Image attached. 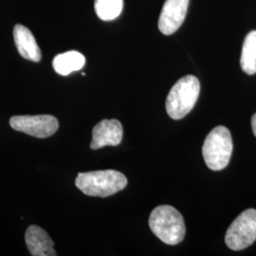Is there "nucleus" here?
<instances>
[{
    "mask_svg": "<svg viewBox=\"0 0 256 256\" xmlns=\"http://www.w3.org/2000/svg\"><path fill=\"white\" fill-rule=\"evenodd\" d=\"M240 64L245 74L248 75L256 74V30L248 34L244 40Z\"/></svg>",
    "mask_w": 256,
    "mask_h": 256,
    "instance_id": "nucleus-12",
    "label": "nucleus"
},
{
    "mask_svg": "<svg viewBox=\"0 0 256 256\" xmlns=\"http://www.w3.org/2000/svg\"><path fill=\"white\" fill-rule=\"evenodd\" d=\"M84 56L75 50L56 55L52 61V66L55 72L62 76H66L74 72L80 70L84 68Z\"/></svg>",
    "mask_w": 256,
    "mask_h": 256,
    "instance_id": "nucleus-11",
    "label": "nucleus"
},
{
    "mask_svg": "<svg viewBox=\"0 0 256 256\" xmlns=\"http://www.w3.org/2000/svg\"><path fill=\"white\" fill-rule=\"evenodd\" d=\"M10 126L18 132L32 137L45 138L54 135L59 128L58 120L52 115L12 116Z\"/></svg>",
    "mask_w": 256,
    "mask_h": 256,
    "instance_id": "nucleus-6",
    "label": "nucleus"
},
{
    "mask_svg": "<svg viewBox=\"0 0 256 256\" xmlns=\"http://www.w3.org/2000/svg\"><path fill=\"white\" fill-rule=\"evenodd\" d=\"M252 128L254 134L256 137V113L252 117Z\"/></svg>",
    "mask_w": 256,
    "mask_h": 256,
    "instance_id": "nucleus-14",
    "label": "nucleus"
},
{
    "mask_svg": "<svg viewBox=\"0 0 256 256\" xmlns=\"http://www.w3.org/2000/svg\"><path fill=\"white\" fill-rule=\"evenodd\" d=\"M94 8L99 18L111 21L119 18L124 8V0H95Z\"/></svg>",
    "mask_w": 256,
    "mask_h": 256,
    "instance_id": "nucleus-13",
    "label": "nucleus"
},
{
    "mask_svg": "<svg viewBox=\"0 0 256 256\" xmlns=\"http://www.w3.org/2000/svg\"><path fill=\"white\" fill-rule=\"evenodd\" d=\"M149 227L156 238L167 245H176L185 236L182 216L174 207L162 205L152 210Z\"/></svg>",
    "mask_w": 256,
    "mask_h": 256,
    "instance_id": "nucleus-2",
    "label": "nucleus"
},
{
    "mask_svg": "<svg viewBox=\"0 0 256 256\" xmlns=\"http://www.w3.org/2000/svg\"><path fill=\"white\" fill-rule=\"evenodd\" d=\"M232 153V140L229 129L225 126L214 128L206 137L202 155L205 164L214 171H220L229 164Z\"/></svg>",
    "mask_w": 256,
    "mask_h": 256,
    "instance_id": "nucleus-4",
    "label": "nucleus"
},
{
    "mask_svg": "<svg viewBox=\"0 0 256 256\" xmlns=\"http://www.w3.org/2000/svg\"><path fill=\"white\" fill-rule=\"evenodd\" d=\"M75 185L86 196L106 198L124 190L128 185V178L115 170H101L79 173Z\"/></svg>",
    "mask_w": 256,
    "mask_h": 256,
    "instance_id": "nucleus-1",
    "label": "nucleus"
},
{
    "mask_svg": "<svg viewBox=\"0 0 256 256\" xmlns=\"http://www.w3.org/2000/svg\"><path fill=\"white\" fill-rule=\"evenodd\" d=\"M190 0H165L158 19V28L165 36L174 34L185 20Z\"/></svg>",
    "mask_w": 256,
    "mask_h": 256,
    "instance_id": "nucleus-7",
    "label": "nucleus"
},
{
    "mask_svg": "<svg viewBox=\"0 0 256 256\" xmlns=\"http://www.w3.org/2000/svg\"><path fill=\"white\" fill-rule=\"evenodd\" d=\"M28 250L32 256H55L54 243L45 230L36 225L28 228L25 236Z\"/></svg>",
    "mask_w": 256,
    "mask_h": 256,
    "instance_id": "nucleus-9",
    "label": "nucleus"
},
{
    "mask_svg": "<svg viewBox=\"0 0 256 256\" xmlns=\"http://www.w3.org/2000/svg\"><path fill=\"white\" fill-rule=\"evenodd\" d=\"M14 39L19 54L23 58L36 63L40 62L42 52L32 32L28 28L20 24L16 25L14 28Z\"/></svg>",
    "mask_w": 256,
    "mask_h": 256,
    "instance_id": "nucleus-10",
    "label": "nucleus"
},
{
    "mask_svg": "<svg viewBox=\"0 0 256 256\" xmlns=\"http://www.w3.org/2000/svg\"><path fill=\"white\" fill-rule=\"evenodd\" d=\"M256 240V210L248 209L239 214L226 232V245L232 250H242Z\"/></svg>",
    "mask_w": 256,
    "mask_h": 256,
    "instance_id": "nucleus-5",
    "label": "nucleus"
},
{
    "mask_svg": "<svg viewBox=\"0 0 256 256\" xmlns=\"http://www.w3.org/2000/svg\"><path fill=\"white\" fill-rule=\"evenodd\" d=\"M200 84L194 75H187L174 84L166 99V111L174 120L182 119L198 99Z\"/></svg>",
    "mask_w": 256,
    "mask_h": 256,
    "instance_id": "nucleus-3",
    "label": "nucleus"
},
{
    "mask_svg": "<svg viewBox=\"0 0 256 256\" xmlns=\"http://www.w3.org/2000/svg\"><path fill=\"white\" fill-rule=\"evenodd\" d=\"M122 126L118 120H102L92 130L90 148L93 150L102 147L117 146L122 140Z\"/></svg>",
    "mask_w": 256,
    "mask_h": 256,
    "instance_id": "nucleus-8",
    "label": "nucleus"
}]
</instances>
